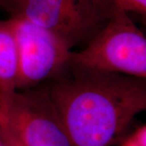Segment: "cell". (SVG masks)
I'll use <instances>...</instances> for the list:
<instances>
[{
  "mask_svg": "<svg viewBox=\"0 0 146 146\" xmlns=\"http://www.w3.org/2000/svg\"><path fill=\"white\" fill-rule=\"evenodd\" d=\"M72 146H113L146 109V79L70 71L47 82Z\"/></svg>",
  "mask_w": 146,
  "mask_h": 146,
  "instance_id": "obj_1",
  "label": "cell"
},
{
  "mask_svg": "<svg viewBox=\"0 0 146 146\" xmlns=\"http://www.w3.org/2000/svg\"><path fill=\"white\" fill-rule=\"evenodd\" d=\"M70 71L146 79L145 36L128 13L117 11L84 49L72 51Z\"/></svg>",
  "mask_w": 146,
  "mask_h": 146,
  "instance_id": "obj_2",
  "label": "cell"
},
{
  "mask_svg": "<svg viewBox=\"0 0 146 146\" xmlns=\"http://www.w3.org/2000/svg\"><path fill=\"white\" fill-rule=\"evenodd\" d=\"M0 7L52 32L71 50L85 46L119 11L109 0H0Z\"/></svg>",
  "mask_w": 146,
  "mask_h": 146,
  "instance_id": "obj_3",
  "label": "cell"
},
{
  "mask_svg": "<svg viewBox=\"0 0 146 146\" xmlns=\"http://www.w3.org/2000/svg\"><path fill=\"white\" fill-rule=\"evenodd\" d=\"M18 58L16 89L25 90L68 75L72 50L52 32L21 16L7 19Z\"/></svg>",
  "mask_w": 146,
  "mask_h": 146,
  "instance_id": "obj_4",
  "label": "cell"
},
{
  "mask_svg": "<svg viewBox=\"0 0 146 146\" xmlns=\"http://www.w3.org/2000/svg\"><path fill=\"white\" fill-rule=\"evenodd\" d=\"M1 114L24 146H72L47 82L16 91Z\"/></svg>",
  "mask_w": 146,
  "mask_h": 146,
  "instance_id": "obj_5",
  "label": "cell"
},
{
  "mask_svg": "<svg viewBox=\"0 0 146 146\" xmlns=\"http://www.w3.org/2000/svg\"><path fill=\"white\" fill-rule=\"evenodd\" d=\"M18 58L7 20H0V111L3 112L17 91Z\"/></svg>",
  "mask_w": 146,
  "mask_h": 146,
  "instance_id": "obj_6",
  "label": "cell"
},
{
  "mask_svg": "<svg viewBox=\"0 0 146 146\" xmlns=\"http://www.w3.org/2000/svg\"><path fill=\"white\" fill-rule=\"evenodd\" d=\"M117 146H146V125L137 126L128 134H124L116 143Z\"/></svg>",
  "mask_w": 146,
  "mask_h": 146,
  "instance_id": "obj_7",
  "label": "cell"
},
{
  "mask_svg": "<svg viewBox=\"0 0 146 146\" xmlns=\"http://www.w3.org/2000/svg\"><path fill=\"white\" fill-rule=\"evenodd\" d=\"M117 10L127 13H137L142 16L146 15V0H109Z\"/></svg>",
  "mask_w": 146,
  "mask_h": 146,
  "instance_id": "obj_8",
  "label": "cell"
},
{
  "mask_svg": "<svg viewBox=\"0 0 146 146\" xmlns=\"http://www.w3.org/2000/svg\"><path fill=\"white\" fill-rule=\"evenodd\" d=\"M0 116H1V120H2V124H3L4 135H5L6 139L7 141V143H8L9 146H24L20 141V140L16 137V135L12 132V131L9 128L7 124L6 123L5 120L3 119L1 112H0Z\"/></svg>",
  "mask_w": 146,
  "mask_h": 146,
  "instance_id": "obj_9",
  "label": "cell"
},
{
  "mask_svg": "<svg viewBox=\"0 0 146 146\" xmlns=\"http://www.w3.org/2000/svg\"><path fill=\"white\" fill-rule=\"evenodd\" d=\"M0 146H9L7 141L6 139L5 135H4L3 124H2V120H1V116H0Z\"/></svg>",
  "mask_w": 146,
  "mask_h": 146,
  "instance_id": "obj_10",
  "label": "cell"
}]
</instances>
